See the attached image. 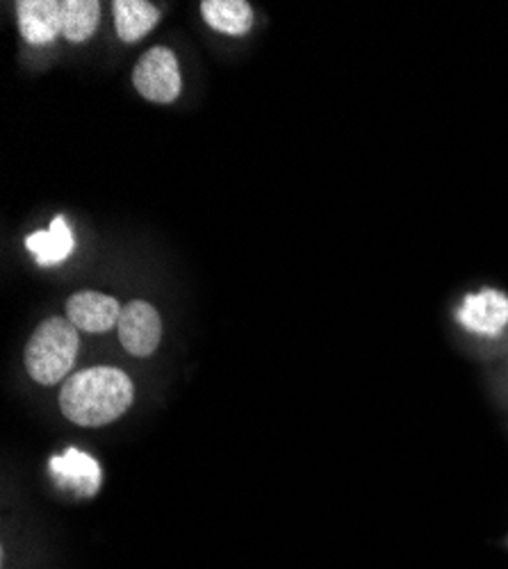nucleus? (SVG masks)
<instances>
[{
	"instance_id": "f257e3e1",
	"label": "nucleus",
	"mask_w": 508,
	"mask_h": 569,
	"mask_svg": "<svg viewBox=\"0 0 508 569\" xmlns=\"http://www.w3.org/2000/svg\"><path fill=\"white\" fill-rule=\"evenodd\" d=\"M135 399L130 376L117 367H89L67 378L60 390L62 415L84 429L119 419Z\"/></svg>"
},
{
	"instance_id": "f03ea898",
	"label": "nucleus",
	"mask_w": 508,
	"mask_h": 569,
	"mask_svg": "<svg viewBox=\"0 0 508 569\" xmlns=\"http://www.w3.org/2000/svg\"><path fill=\"white\" fill-rule=\"evenodd\" d=\"M80 336L67 317H49L30 336L23 362L32 381L39 386H56L69 376L78 358Z\"/></svg>"
},
{
	"instance_id": "7ed1b4c3",
	"label": "nucleus",
	"mask_w": 508,
	"mask_h": 569,
	"mask_svg": "<svg viewBox=\"0 0 508 569\" xmlns=\"http://www.w3.org/2000/svg\"><path fill=\"white\" fill-rule=\"evenodd\" d=\"M132 84L151 103H173L182 89L178 60L171 49L156 46L135 64Z\"/></svg>"
},
{
	"instance_id": "20e7f679",
	"label": "nucleus",
	"mask_w": 508,
	"mask_h": 569,
	"mask_svg": "<svg viewBox=\"0 0 508 569\" xmlns=\"http://www.w3.org/2000/svg\"><path fill=\"white\" fill-rule=\"evenodd\" d=\"M119 342L135 358H149L162 340L160 312L147 301H130L119 317Z\"/></svg>"
},
{
	"instance_id": "39448f33",
	"label": "nucleus",
	"mask_w": 508,
	"mask_h": 569,
	"mask_svg": "<svg viewBox=\"0 0 508 569\" xmlns=\"http://www.w3.org/2000/svg\"><path fill=\"white\" fill-rule=\"evenodd\" d=\"M49 471H51V477L58 488H62L64 492H71L73 497H80V499L94 497L103 483L101 465L89 453L73 449V447L53 456L49 460Z\"/></svg>"
},
{
	"instance_id": "423d86ee",
	"label": "nucleus",
	"mask_w": 508,
	"mask_h": 569,
	"mask_svg": "<svg viewBox=\"0 0 508 569\" xmlns=\"http://www.w3.org/2000/svg\"><path fill=\"white\" fill-rule=\"evenodd\" d=\"M458 323L481 338H497L508 326V297L499 290L484 288L479 295H470L456 310Z\"/></svg>"
},
{
	"instance_id": "0eeeda50",
	"label": "nucleus",
	"mask_w": 508,
	"mask_h": 569,
	"mask_svg": "<svg viewBox=\"0 0 508 569\" xmlns=\"http://www.w3.org/2000/svg\"><path fill=\"white\" fill-rule=\"evenodd\" d=\"M121 306L101 292H78L67 301V319L84 333H108L119 323Z\"/></svg>"
},
{
	"instance_id": "6e6552de",
	"label": "nucleus",
	"mask_w": 508,
	"mask_h": 569,
	"mask_svg": "<svg viewBox=\"0 0 508 569\" xmlns=\"http://www.w3.org/2000/svg\"><path fill=\"white\" fill-rule=\"evenodd\" d=\"M17 19L23 39L32 46L53 43L62 34V3L58 0H19Z\"/></svg>"
},
{
	"instance_id": "1a4fd4ad",
	"label": "nucleus",
	"mask_w": 508,
	"mask_h": 569,
	"mask_svg": "<svg viewBox=\"0 0 508 569\" xmlns=\"http://www.w3.org/2000/svg\"><path fill=\"white\" fill-rule=\"evenodd\" d=\"M26 247L28 251L37 258V262L41 267H53V264H60L64 262L73 249H76V242H73V232H71V226L67 223V219L60 214L51 221V226L46 230H39V232H32L28 240H26Z\"/></svg>"
},
{
	"instance_id": "9d476101",
	"label": "nucleus",
	"mask_w": 508,
	"mask_h": 569,
	"mask_svg": "<svg viewBox=\"0 0 508 569\" xmlns=\"http://www.w3.org/2000/svg\"><path fill=\"white\" fill-rule=\"evenodd\" d=\"M112 12H114L117 34L126 43L140 41L160 21L158 8L147 3V0H114Z\"/></svg>"
},
{
	"instance_id": "9b49d317",
	"label": "nucleus",
	"mask_w": 508,
	"mask_h": 569,
	"mask_svg": "<svg viewBox=\"0 0 508 569\" xmlns=\"http://www.w3.org/2000/svg\"><path fill=\"white\" fill-rule=\"evenodd\" d=\"M201 14L212 30L223 34H247L253 23L251 6L245 0H203Z\"/></svg>"
},
{
	"instance_id": "f8f14e48",
	"label": "nucleus",
	"mask_w": 508,
	"mask_h": 569,
	"mask_svg": "<svg viewBox=\"0 0 508 569\" xmlns=\"http://www.w3.org/2000/svg\"><path fill=\"white\" fill-rule=\"evenodd\" d=\"M101 19V6L97 0H64L62 3V34L82 43L97 32Z\"/></svg>"
}]
</instances>
